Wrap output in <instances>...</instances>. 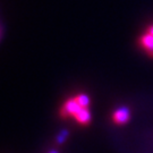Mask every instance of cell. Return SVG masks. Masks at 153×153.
Instances as JSON below:
<instances>
[{"mask_svg":"<svg viewBox=\"0 0 153 153\" xmlns=\"http://www.w3.org/2000/svg\"><path fill=\"white\" fill-rule=\"evenodd\" d=\"M82 109H84V108L81 107V104L77 102L76 99L71 98L66 101L65 104L62 105V108L60 109V117L61 118L75 117Z\"/></svg>","mask_w":153,"mask_h":153,"instance_id":"obj_1","label":"cell"},{"mask_svg":"<svg viewBox=\"0 0 153 153\" xmlns=\"http://www.w3.org/2000/svg\"><path fill=\"white\" fill-rule=\"evenodd\" d=\"M129 118H131V114L128 108L126 107H121L112 114V120L117 125H125L126 123H128Z\"/></svg>","mask_w":153,"mask_h":153,"instance_id":"obj_2","label":"cell"},{"mask_svg":"<svg viewBox=\"0 0 153 153\" xmlns=\"http://www.w3.org/2000/svg\"><path fill=\"white\" fill-rule=\"evenodd\" d=\"M138 44L150 57H153V35L145 32L138 39Z\"/></svg>","mask_w":153,"mask_h":153,"instance_id":"obj_3","label":"cell"},{"mask_svg":"<svg viewBox=\"0 0 153 153\" xmlns=\"http://www.w3.org/2000/svg\"><path fill=\"white\" fill-rule=\"evenodd\" d=\"M75 119L78 124L81 125H88L90 121H91V115H90V111L88 108H84L82 109L76 116H75Z\"/></svg>","mask_w":153,"mask_h":153,"instance_id":"obj_4","label":"cell"},{"mask_svg":"<svg viewBox=\"0 0 153 153\" xmlns=\"http://www.w3.org/2000/svg\"><path fill=\"white\" fill-rule=\"evenodd\" d=\"M75 99H76L77 102L81 104V107H83V108H88V105H90V98H88L86 94H82L81 93V94L76 95Z\"/></svg>","mask_w":153,"mask_h":153,"instance_id":"obj_5","label":"cell"},{"mask_svg":"<svg viewBox=\"0 0 153 153\" xmlns=\"http://www.w3.org/2000/svg\"><path fill=\"white\" fill-rule=\"evenodd\" d=\"M67 136H68V131H62L58 135V137H57V142L59 143V144H62V143L65 142V140L67 138Z\"/></svg>","mask_w":153,"mask_h":153,"instance_id":"obj_6","label":"cell"}]
</instances>
